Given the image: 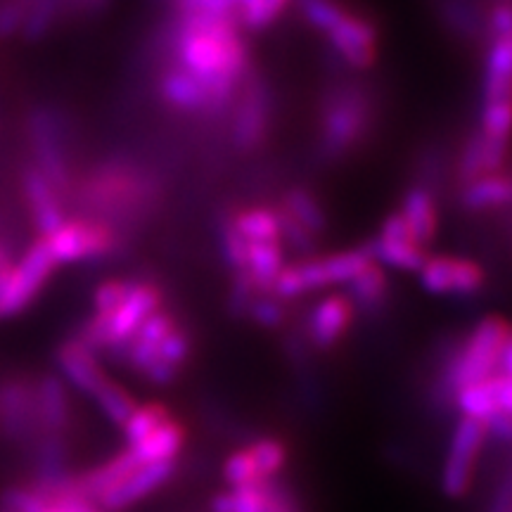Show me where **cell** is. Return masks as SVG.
<instances>
[{
  "instance_id": "cell-1",
  "label": "cell",
  "mask_w": 512,
  "mask_h": 512,
  "mask_svg": "<svg viewBox=\"0 0 512 512\" xmlns=\"http://www.w3.org/2000/svg\"><path fill=\"white\" fill-rule=\"evenodd\" d=\"M176 55L178 67L207 88L209 117L226 112L249 67L247 46L233 19L185 15Z\"/></svg>"
},
{
  "instance_id": "cell-2",
  "label": "cell",
  "mask_w": 512,
  "mask_h": 512,
  "mask_svg": "<svg viewBox=\"0 0 512 512\" xmlns=\"http://www.w3.org/2000/svg\"><path fill=\"white\" fill-rule=\"evenodd\" d=\"M510 344V328L501 316H486L470 332L465 344L448 361L441 392L456 396L458 389L498 373L503 349Z\"/></svg>"
},
{
  "instance_id": "cell-3",
  "label": "cell",
  "mask_w": 512,
  "mask_h": 512,
  "mask_svg": "<svg viewBox=\"0 0 512 512\" xmlns=\"http://www.w3.org/2000/svg\"><path fill=\"white\" fill-rule=\"evenodd\" d=\"M373 107L370 98L358 86H339L323 102V124H320V155L339 159L358 145L368 133Z\"/></svg>"
},
{
  "instance_id": "cell-4",
  "label": "cell",
  "mask_w": 512,
  "mask_h": 512,
  "mask_svg": "<svg viewBox=\"0 0 512 512\" xmlns=\"http://www.w3.org/2000/svg\"><path fill=\"white\" fill-rule=\"evenodd\" d=\"M370 261H373V256H370L368 247L330 254L325 259L299 261V264L285 266L280 271L271 287V294L278 299H294L306 292L320 290V287L351 283Z\"/></svg>"
},
{
  "instance_id": "cell-5",
  "label": "cell",
  "mask_w": 512,
  "mask_h": 512,
  "mask_svg": "<svg viewBox=\"0 0 512 512\" xmlns=\"http://www.w3.org/2000/svg\"><path fill=\"white\" fill-rule=\"evenodd\" d=\"M88 207L98 214H133L152 195V181L126 162H110L86 183Z\"/></svg>"
},
{
  "instance_id": "cell-6",
  "label": "cell",
  "mask_w": 512,
  "mask_h": 512,
  "mask_svg": "<svg viewBox=\"0 0 512 512\" xmlns=\"http://www.w3.org/2000/svg\"><path fill=\"white\" fill-rule=\"evenodd\" d=\"M43 242L57 266L105 259L117 249L119 238L110 221L86 216V219H64L62 226L43 238Z\"/></svg>"
},
{
  "instance_id": "cell-7",
  "label": "cell",
  "mask_w": 512,
  "mask_h": 512,
  "mask_svg": "<svg viewBox=\"0 0 512 512\" xmlns=\"http://www.w3.org/2000/svg\"><path fill=\"white\" fill-rule=\"evenodd\" d=\"M55 271V261L50 256L46 242L36 240L17 264L0 268V320L17 316L38 297L50 273Z\"/></svg>"
},
{
  "instance_id": "cell-8",
  "label": "cell",
  "mask_w": 512,
  "mask_h": 512,
  "mask_svg": "<svg viewBox=\"0 0 512 512\" xmlns=\"http://www.w3.org/2000/svg\"><path fill=\"white\" fill-rule=\"evenodd\" d=\"M29 140L36 157V169L53 183L57 192L69 190L72 174H69L67 138L60 114L50 107H38L29 117Z\"/></svg>"
},
{
  "instance_id": "cell-9",
  "label": "cell",
  "mask_w": 512,
  "mask_h": 512,
  "mask_svg": "<svg viewBox=\"0 0 512 512\" xmlns=\"http://www.w3.org/2000/svg\"><path fill=\"white\" fill-rule=\"evenodd\" d=\"M486 441V430L479 420L460 418L456 430H453L451 446L444 465V477L441 486L448 498H463L472 484V470L482 453Z\"/></svg>"
},
{
  "instance_id": "cell-10",
  "label": "cell",
  "mask_w": 512,
  "mask_h": 512,
  "mask_svg": "<svg viewBox=\"0 0 512 512\" xmlns=\"http://www.w3.org/2000/svg\"><path fill=\"white\" fill-rule=\"evenodd\" d=\"M240 88L242 93L233 117V143L240 150L252 152L266 138L268 117H271V95H268L266 83L259 76H245Z\"/></svg>"
},
{
  "instance_id": "cell-11",
  "label": "cell",
  "mask_w": 512,
  "mask_h": 512,
  "mask_svg": "<svg viewBox=\"0 0 512 512\" xmlns=\"http://www.w3.org/2000/svg\"><path fill=\"white\" fill-rule=\"evenodd\" d=\"M420 283L432 294L472 297L484 287V271L477 261L463 256H427L420 268Z\"/></svg>"
},
{
  "instance_id": "cell-12",
  "label": "cell",
  "mask_w": 512,
  "mask_h": 512,
  "mask_svg": "<svg viewBox=\"0 0 512 512\" xmlns=\"http://www.w3.org/2000/svg\"><path fill=\"white\" fill-rule=\"evenodd\" d=\"M456 403L463 418L479 420L484 425L494 415L512 413V380L510 375L494 373L475 384L458 389Z\"/></svg>"
},
{
  "instance_id": "cell-13",
  "label": "cell",
  "mask_w": 512,
  "mask_h": 512,
  "mask_svg": "<svg viewBox=\"0 0 512 512\" xmlns=\"http://www.w3.org/2000/svg\"><path fill=\"white\" fill-rule=\"evenodd\" d=\"M22 192L24 200H27L31 223L41 233V238H48L67 219L62 209L60 192L53 188V183L36 166H27L22 171Z\"/></svg>"
},
{
  "instance_id": "cell-14",
  "label": "cell",
  "mask_w": 512,
  "mask_h": 512,
  "mask_svg": "<svg viewBox=\"0 0 512 512\" xmlns=\"http://www.w3.org/2000/svg\"><path fill=\"white\" fill-rule=\"evenodd\" d=\"M0 430L12 441L34 437L38 430L34 387L17 380L0 387Z\"/></svg>"
},
{
  "instance_id": "cell-15",
  "label": "cell",
  "mask_w": 512,
  "mask_h": 512,
  "mask_svg": "<svg viewBox=\"0 0 512 512\" xmlns=\"http://www.w3.org/2000/svg\"><path fill=\"white\" fill-rule=\"evenodd\" d=\"M332 48L344 62L356 69H368L377 57V34L375 27L366 19L356 15H344L335 29L328 31Z\"/></svg>"
},
{
  "instance_id": "cell-16",
  "label": "cell",
  "mask_w": 512,
  "mask_h": 512,
  "mask_svg": "<svg viewBox=\"0 0 512 512\" xmlns=\"http://www.w3.org/2000/svg\"><path fill=\"white\" fill-rule=\"evenodd\" d=\"M174 470H176L174 463H152V465L138 467L133 475H128L124 482L107 491V494L102 496L95 505H100V508L107 512L124 510L128 505L143 501V498L155 494L159 486L169 482L171 475H174Z\"/></svg>"
},
{
  "instance_id": "cell-17",
  "label": "cell",
  "mask_w": 512,
  "mask_h": 512,
  "mask_svg": "<svg viewBox=\"0 0 512 512\" xmlns=\"http://www.w3.org/2000/svg\"><path fill=\"white\" fill-rule=\"evenodd\" d=\"M351 323H354V304L349 302V297L330 294L316 304V309L309 316L311 344L318 349H332L339 339L347 335Z\"/></svg>"
},
{
  "instance_id": "cell-18",
  "label": "cell",
  "mask_w": 512,
  "mask_h": 512,
  "mask_svg": "<svg viewBox=\"0 0 512 512\" xmlns=\"http://www.w3.org/2000/svg\"><path fill=\"white\" fill-rule=\"evenodd\" d=\"M36 396V425L41 434L50 437H62L69 427V396L64 389V382L57 375H46L34 387Z\"/></svg>"
},
{
  "instance_id": "cell-19",
  "label": "cell",
  "mask_w": 512,
  "mask_h": 512,
  "mask_svg": "<svg viewBox=\"0 0 512 512\" xmlns=\"http://www.w3.org/2000/svg\"><path fill=\"white\" fill-rule=\"evenodd\" d=\"M285 494V484L268 482L230 489L211 498V512H278L280 498Z\"/></svg>"
},
{
  "instance_id": "cell-20",
  "label": "cell",
  "mask_w": 512,
  "mask_h": 512,
  "mask_svg": "<svg viewBox=\"0 0 512 512\" xmlns=\"http://www.w3.org/2000/svg\"><path fill=\"white\" fill-rule=\"evenodd\" d=\"M505 152H508V143L505 140H491L484 133H475V136L467 140L463 155H460V181L465 185L479 176L501 174L505 164Z\"/></svg>"
},
{
  "instance_id": "cell-21",
  "label": "cell",
  "mask_w": 512,
  "mask_h": 512,
  "mask_svg": "<svg viewBox=\"0 0 512 512\" xmlns=\"http://www.w3.org/2000/svg\"><path fill=\"white\" fill-rule=\"evenodd\" d=\"M57 363H60L64 380L88 396H93L95 389H98L102 380L107 377L102 373L100 363L95 361L93 351L83 347L79 339L62 344L60 354H57Z\"/></svg>"
},
{
  "instance_id": "cell-22",
  "label": "cell",
  "mask_w": 512,
  "mask_h": 512,
  "mask_svg": "<svg viewBox=\"0 0 512 512\" xmlns=\"http://www.w3.org/2000/svg\"><path fill=\"white\" fill-rule=\"evenodd\" d=\"M159 95L166 105L178 112L188 114H207L209 117V93L195 76L183 72L181 67L169 69L159 81Z\"/></svg>"
},
{
  "instance_id": "cell-23",
  "label": "cell",
  "mask_w": 512,
  "mask_h": 512,
  "mask_svg": "<svg viewBox=\"0 0 512 512\" xmlns=\"http://www.w3.org/2000/svg\"><path fill=\"white\" fill-rule=\"evenodd\" d=\"M190 358V337L188 332L176 328L169 337L159 344L155 356H152L150 366L143 370V377L150 384L164 387L176 380V375L181 373L185 363Z\"/></svg>"
},
{
  "instance_id": "cell-24",
  "label": "cell",
  "mask_w": 512,
  "mask_h": 512,
  "mask_svg": "<svg viewBox=\"0 0 512 512\" xmlns=\"http://www.w3.org/2000/svg\"><path fill=\"white\" fill-rule=\"evenodd\" d=\"M401 216L411 230L413 240L420 247L430 245L437 235V204H434L432 190H427L425 185H415L408 190V195L403 197Z\"/></svg>"
},
{
  "instance_id": "cell-25",
  "label": "cell",
  "mask_w": 512,
  "mask_h": 512,
  "mask_svg": "<svg viewBox=\"0 0 512 512\" xmlns=\"http://www.w3.org/2000/svg\"><path fill=\"white\" fill-rule=\"evenodd\" d=\"M185 444V427L181 422L169 420L164 422L159 430H155L150 437L140 441L136 446H128L131 453L136 456L140 465H152V463H174V458L181 453Z\"/></svg>"
},
{
  "instance_id": "cell-26",
  "label": "cell",
  "mask_w": 512,
  "mask_h": 512,
  "mask_svg": "<svg viewBox=\"0 0 512 512\" xmlns=\"http://www.w3.org/2000/svg\"><path fill=\"white\" fill-rule=\"evenodd\" d=\"M285 268V249L280 242H252L247 247V268L254 287L259 292H271V287Z\"/></svg>"
},
{
  "instance_id": "cell-27",
  "label": "cell",
  "mask_w": 512,
  "mask_h": 512,
  "mask_svg": "<svg viewBox=\"0 0 512 512\" xmlns=\"http://www.w3.org/2000/svg\"><path fill=\"white\" fill-rule=\"evenodd\" d=\"M512 72V38H496L486 57L484 98L486 102H505L510 98Z\"/></svg>"
},
{
  "instance_id": "cell-28",
  "label": "cell",
  "mask_w": 512,
  "mask_h": 512,
  "mask_svg": "<svg viewBox=\"0 0 512 512\" xmlns=\"http://www.w3.org/2000/svg\"><path fill=\"white\" fill-rule=\"evenodd\" d=\"M512 195L510 178L505 174H486L475 178L472 183L463 185L460 192V202L470 211H484V209H498L508 207Z\"/></svg>"
},
{
  "instance_id": "cell-29",
  "label": "cell",
  "mask_w": 512,
  "mask_h": 512,
  "mask_svg": "<svg viewBox=\"0 0 512 512\" xmlns=\"http://www.w3.org/2000/svg\"><path fill=\"white\" fill-rule=\"evenodd\" d=\"M370 256H373L375 264L382 268H396V271H415L420 273V268L425 266L427 252L425 247H420L413 240H384L377 238L373 245L368 247Z\"/></svg>"
},
{
  "instance_id": "cell-30",
  "label": "cell",
  "mask_w": 512,
  "mask_h": 512,
  "mask_svg": "<svg viewBox=\"0 0 512 512\" xmlns=\"http://www.w3.org/2000/svg\"><path fill=\"white\" fill-rule=\"evenodd\" d=\"M283 214L287 219H292L297 226H302L306 233L313 235L318 240V235L325 233L328 228V219H325V211L320 209V204L316 197L311 195L309 190L304 188H294L285 195L283 202Z\"/></svg>"
},
{
  "instance_id": "cell-31",
  "label": "cell",
  "mask_w": 512,
  "mask_h": 512,
  "mask_svg": "<svg viewBox=\"0 0 512 512\" xmlns=\"http://www.w3.org/2000/svg\"><path fill=\"white\" fill-rule=\"evenodd\" d=\"M349 290H351L349 302L358 306V309L363 311L380 309V304H384V297H387V290H389L387 273H384V268L380 264L370 261V264L363 268L354 280H351Z\"/></svg>"
},
{
  "instance_id": "cell-32",
  "label": "cell",
  "mask_w": 512,
  "mask_h": 512,
  "mask_svg": "<svg viewBox=\"0 0 512 512\" xmlns=\"http://www.w3.org/2000/svg\"><path fill=\"white\" fill-rule=\"evenodd\" d=\"M233 226L245 238L249 245L252 242H280V221L278 211L273 209H245L238 216H233Z\"/></svg>"
},
{
  "instance_id": "cell-33",
  "label": "cell",
  "mask_w": 512,
  "mask_h": 512,
  "mask_svg": "<svg viewBox=\"0 0 512 512\" xmlns=\"http://www.w3.org/2000/svg\"><path fill=\"white\" fill-rule=\"evenodd\" d=\"M171 420V411L164 406V403H145V406L136 408V411L131 413V418L124 422V439L128 446H136L140 441L150 437L152 432L159 430V427L164 425V422Z\"/></svg>"
},
{
  "instance_id": "cell-34",
  "label": "cell",
  "mask_w": 512,
  "mask_h": 512,
  "mask_svg": "<svg viewBox=\"0 0 512 512\" xmlns=\"http://www.w3.org/2000/svg\"><path fill=\"white\" fill-rule=\"evenodd\" d=\"M93 399L98 401L100 411L110 418V422H114L117 427H124V422L131 418V413L136 411V401L133 396L126 392L124 387L117 382H112L110 377H105L98 389L93 392Z\"/></svg>"
},
{
  "instance_id": "cell-35",
  "label": "cell",
  "mask_w": 512,
  "mask_h": 512,
  "mask_svg": "<svg viewBox=\"0 0 512 512\" xmlns=\"http://www.w3.org/2000/svg\"><path fill=\"white\" fill-rule=\"evenodd\" d=\"M247 451L252 453L256 470H259V475L264 482H268V479H273L275 475H278V472L283 470L287 463V448L283 441H278V439H259V441H254Z\"/></svg>"
},
{
  "instance_id": "cell-36",
  "label": "cell",
  "mask_w": 512,
  "mask_h": 512,
  "mask_svg": "<svg viewBox=\"0 0 512 512\" xmlns=\"http://www.w3.org/2000/svg\"><path fill=\"white\" fill-rule=\"evenodd\" d=\"M223 477H226L230 489H245V486L264 482L259 475V470H256L252 453H249L247 448H242V451H235L233 456H228L226 465H223Z\"/></svg>"
},
{
  "instance_id": "cell-37",
  "label": "cell",
  "mask_w": 512,
  "mask_h": 512,
  "mask_svg": "<svg viewBox=\"0 0 512 512\" xmlns=\"http://www.w3.org/2000/svg\"><path fill=\"white\" fill-rule=\"evenodd\" d=\"M50 503L36 486H12L0 496V512H48Z\"/></svg>"
},
{
  "instance_id": "cell-38",
  "label": "cell",
  "mask_w": 512,
  "mask_h": 512,
  "mask_svg": "<svg viewBox=\"0 0 512 512\" xmlns=\"http://www.w3.org/2000/svg\"><path fill=\"white\" fill-rule=\"evenodd\" d=\"M290 0H245L240 5V19L247 29H266L268 24H273L280 17V12L285 10V5Z\"/></svg>"
},
{
  "instance_id": "cell-39",
  "label": "cell",
  "mask_w": 512,
  "mask_h": 512,
  "mask_svg": "<svg viewBox=\"0 0 512 512\" xmlns=\"http://www.w3.org/2000/svg\"><path fill=\"white\" fill-rule=\"evenodd\" d=\"M136 280H105V283L98 285V290L93 294V306H95V316H110L124 304V299L131 292V287Z\"/></svg>"
},
{
  "instance_id": "cell-40",
  "label": "cell",
  "mask_w": 512,
  "mask_h": 512,
  "mask_svg": "<svg viewBox=\"0 0 512 512\" xmlns=\"http://www.w3.org/2000/svg\"><path fill=\"white\" fill-rule=\"evenodd\" d=\"M247 247L249 242L235 230L233 221H226L221 228V252L226 264L233 268L235 273H245L247 268Z\"/></svg>"
},
{
  "instance_id": "cell-41",
  "label": "cell",
  "mask_w": 512,
  "mask_h": 512,
  "mask_svg": "<svg viewBox=\"0 0 512 512\" xmlns=\"http://www.w3.org/2000/svg\"><path fill=\"white\" fill-rule=\"evenodd\" d=\"M510 131V100L505 102H486L482 114V131L491 140H505L508 143Z\"/></svg>"
},
{
  "instance_id": "cell-42",
  "label": "cell",
  "mask_w": 512,
  "mask_h": 512,
  "mask_svg": "<svg viewBox=\"0 0 512 512\" xmlns=\"http://www.w3.org/2000/svg\"><path fill=\"white\" fill-rule=\"evenodd\" d=\"M344 15H347V10H342L332 0H304L306 22L318 31L335 29Z\"/></svg>"
},
{
  "instance_id": "cell-43",
  "label": "cell",
  "mask_w": 512,
  "mask_h": 512,
  "mask_svg": "<svg viewBox=\"0 0 512 512\" xmlns=\"http://www.w3.org/2000/svg\"><path fill=\"white\" fill-rule=\"evenodd\" d=\"M247 311L261 328H280L285 320L283 304H280L278 297H271V294L268 297H254Z\"/></svg>"
},
{
  "instance_id": "cell-44",
  "label": "cell",
  "mask_w": 512,
  "mask_h": 512,
  "mask_svg": "<svg viewBox=\"0 0 512 512\" xmlns=\"http://www.w3.org/2000/svg\"><path fill=\"white\" fill-rule=\"evenodd\" d=\"M245 0H183L185 15H209V17H230Z\"/></svg>"
},
{
  "instance_id": "cell-45",
  "label": "cell",
  "mask_w": 512,
  "mask_h": 512,
  "mask_svg": "<svg viewBox=\"0 0 512 512\" xmlns=\"http://www.w3.org/2000/svg\"><path fill=\"white\" fill-rule=\"evenodd\" d=\"M50 22H53V3L36 5V8L27 15V19H24V34L29 38L43 36L48 31Z\"/></svg>"
},
{
  "instance_id": "cell-46",
  "label": "cell",
  "mask_w": 512,
  "mask_h": 512,
  "mask_svg": "<svg viewBox=\"0 0 512 512\" xmlns=\"http://www.w3.org/2000/svg\"><path fill=\"white\" fill-rule=\"evenodd\" d=\"M484 430H486V437L501 441V444H508L510 437H512L510 415H494V418L484 422Z\"/></svg>"
},
{
  "instance_id": "cell-47",
  "label": "cell",
  "mask_w": 512,
  "mask_h": 512,
  "mask_svg": "<svg viewBox=\"0 0 512 512\" xmlns=\"http://www.w3.org/2000/svg\"><path fill=\"white\" fill-rule=\"evenodd\" d=\"M491 31H494V41L496 38H508L510 29H512V15L508 5H498V8L491 12Z\"/></svg>"
},
{
  "instance_id": "cell-48",
  "label": "cell",
  "mask_w": 512,
  "mask_h": 512,
  "mask_svg": "<svg viewBox=\"0 0 512 512\" xmlns=\"http://www.w3.org/2000/svg\"><path fill=\"white\" fill-rule=\"evenodd\" d=\"M22 22H24L22 12H19V8H15V5H5V8H0V36H12Z\"/></svg>"
},
{
  "instance_id": "cell-49",
  "label": "cell",
  "mask_w": 512,
  "mask_h": 512,
  "mask_svg": "<svg viewBox=\"0 0 512 512\" xmlns=\"http://www.w3.org/2000/svg\"><path fill=\"white\" fill-rule=\"evenodd\" d=\"M8 264H12V261H10V256H8V252H5V247L0 245V268H3V266H8Z\"/></svg>"
},
{
  "instance_id": "cell-50",
  "label": "cell",
  "mask_w": 512,
  "mask_h": 512,
  "mask_svg": "<svg viewBox=\"0 0 512 512\" xmlns=\"http://www.w3.org/2000/svg\"><path fill=\"white\" fill-rule=\"evenodd\" d=\"M181 3H183V0H181Z\"/></svg>"
}]
</instances>
